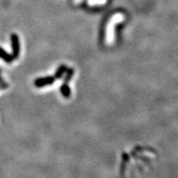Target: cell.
Instances as JSON below:
<instances>
[{
  "mask_svg": "<svg viewBox=\"0 0 178 178\" xmlns=\"http://www.w3.org/2000/svg\"><path fill=\"white\" fill-rule=\"evenodd\" d=\"M11 44H12V50H13V55L14 59H16L19 56L20 53V43H19V38L17 35H11Z\"/></svg>",
  "mask_w": 178,
  "mask_h": 178,
  "instance_id": "6da1fadb",
  "label": "cell"
},
{
  "mask_svg": "<svg viewBox=\"0 0 178 178\" xmlns=\"http://www.w3.org/2000/svg\"><path fill=\"white\" fill-rule=\"evenodd\" d=\"M0 58L3 59L4 62L8 63V64L13 62L14 60V58H13V55L7 53L6 51L3 50V48H1V47H0Z\"/></svg>",
  "mask_w": 178,
  "mask_h": 178,
  "instance_id": "7a4b0ae2",
  "label": "cell"
}]
</instances>
